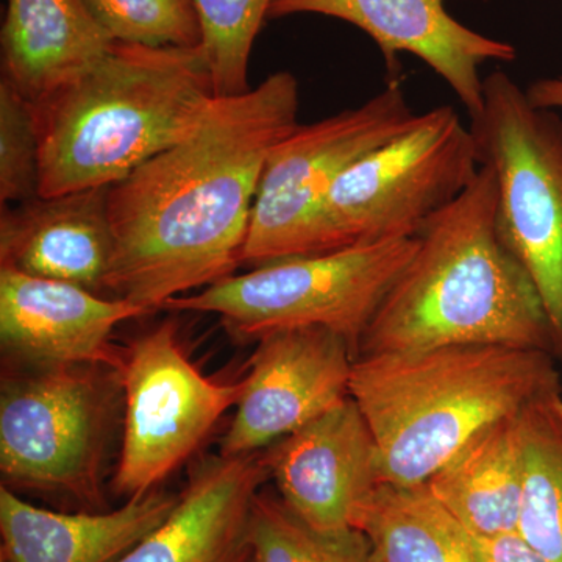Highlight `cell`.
<instances>
[{"label": "cell", "mask_w": 562, "mask_h": 562, "mask_svg": "<svg viewBox=\"0 0 562 562\" xmlns=\"http://www.w3.org/2000/svg\"><path fill=\"white\" fill-rule=\"evenodd\" d=\"M469 125L480 166L494 172L498 224L530 273L562 349V117L532 105L503 70L484 79ZM558 355V353H557Z\"/></svg>", "instance_id": "52a82bcc"}, {"label": "cell", "mask_w": 562, "mask_h": 562, "mask_svg": "<svg viewBox=\"0 0 562 562\" xmlns=\"http://www.w3.org/2000/svg\"><path fill=\"white\" fill-rule=\"evenodd\" d=\"M201 47L114 43L35 105L41 198L102 190L188 138L216 99Z\"/></svg>", "instance_id": "3957f363"}, {"label": "cell", "mask_w": 562, "mask_h": 562, "mask_svg": "<svg viewBox=\"0 0 562 562\" xmlns=\"http://www.w3.org/2000/svg\"><path fill=\"white\" fill-rule=\"evenodd\" d=\"M405 271L373 314L362 355L449 346H505L558 353L546 306L498 224L487 166L457 201L427 222Z\"/></svg>", "instance_id": "7a4b0ae2"}, {"label": "cell", "mask_w": 562, "mask_h": 562, "mask_svg": "<svg viewBox=\"0 0 562 562\" xmlns=\"http://www.w3.org/2000/svg\"><path fill=\"white\" fill-rule=\"evenodd\" d=\"M41 140L35 105L9 80H0V202L40 198Z\"/></svg>", "instance_id": "d4e9b609"}, {"label": "cell", "mask_w": 562, "mask_h": 562, "mask_svg": "<svg viewBox=\"0 0 562 562\" xmlns=\"http://www.w3.org/2000/svg\"><path fill=\"white\" fill-rule=\"evenodd\" d=\"M177 495L132 497L110 513H54L0 490V562H116L176 508Z\"/></svg>", "instance_id": "e0dca14e"}, {"label": "cell", "mask_w": 562, "mask_h": 562, "mask_svg": "<svg viewBox=\"0 0 562 562\" xmlns=\"http://www.w3.org/2000/svg\"><path fill=\"white\" fill-rule=\"evenodd\" d=\"M417 116L401 83L392 81L360 106L288 133L262 169L243 265L312 255L314 220L335 181L413 127Z\"/></svg>", "instance_id": "ba28073f"}, {"label": "cell", "mask_w": 562, "mask_h": 562, "mask_svg": "<svg viewBox=\"0 0 562 562\" xmlns=\"http://www.w3.org/2000/svg\"><path fill=\"white\" fill-rule=\"evenodd\" d=\"M519 413L476 432L425 483L471 536L487 538L519 528L524 494Z\"/></svg>", "instance_id": "d6986e66"}, {"label": "cell", "mask_w": 562, "mask_h": 562, "mask_svg": "<svg viewBox=\"0 0 562 562\" xmlns=\"http://www.w3.org/2000/svg\"><path fill=\"white\" fill-rule=\"evenodd\" d=\"M2 79L32 103L94 66L114 46L85 0H7Z\"/></svg>", "instance_id": "ac0fdd59"}, {"label": "cell", "mask_w": 562, "mask_h": 562, "mask_svg": "<svg viewBox=\"0 0 562 562\" xmlns=\"http://www.w3.org/2000/svg\"><path fill=\"white\" fill-rule=\"evenodd\" d=\"M447 0H273L269 20L322 14L349 22L371 36L382 52L391 81H398V55L412 54L435 70L471 117L483 109L487 61H514L516 47L454 20Z\"/></svg>", "instance_id": "4fadbf2b"}, {"label": "cell", "mask_w": 562, "mask_h": 562, "mask_svg": "<svg viewBox=\"0 0 562 562\" xmlns=\"http://www.w3.org/2000/svg\"><path fill=\"white\" fill-rule=\"evenodd\" d=\"M261 454L284 505L319 531L358 530L383 483L379 447L351 397Z\"/></svg>", "instance_id": "7c38bea8"}, {"label": "cell", "mask_w": 562, "mask_h": 562, "mask_svg": "<svg viewBox=\"0 0 562 562\" xmlns=\"http://www.w3.org/2000/svg\"><path fill=\"white\" fill-rule=\"evenodd\" d=\"M116 43L149 47H201L194 0H85Z\"/></svg>", "instance_id": "cb8c5ba5"}, {"label": "cell", "mask_w": 562, "mask_h": 562, "mask_svg": "<svg viewBox=\"0 0 562 562\" xmlns=\"http://www.w3.org/2000/svg\"><path fill=\"white\" fill-rule=\"evenodd\" d=\"M146 314L143 306L77 284L0 268L2 349L32 368L106 366L120 372L122 351L111 346V335Z\"/></svg>", "instance_id": "5bb4252c"}, {"label": "cell", "mask_w": 562, "mask_h": 562, "mask_svg": "<svg viewBox=\"0 0 562 562\" xmlns=\"http://www.w3.org/2000/svg\"><path fill=\"white\" fill-rule=\"evenodd\" d=\"M113 255L109 188L40 195L2 209L0 268L99 292Z\"/></svg>", "instance_id": "2e32d148"}, {"label": "cell", "mask_w": 562, "mask_h": 562, "mask_svg": "<svg viewBox=\"0 0 562 562\" xmlns=\"http://www.w3.org/2000/svg\"><path fill=\"white\" fill-rule=\"evenodd\" d=\"M417 246L416 236L266 262L172 299L165 310L217 314L228 330L257 341L291 328H328L358 353L373 314Z\"/></svg>", "instance_id": "5b68a950"}, {"label": "cell", "mask_w": 562, "mask_h": 562, "mask_svg": "<svg viewBox=\"0 0 562 562\" xmlns=\"http://www.w3.org/2000/svg\"><path fill=\"white\" fill-rule=\"evenodd\" d=\"M557 384L550 351L449 346L358 357L350 397L375 438L382 482L420 486L476 432Z\"/></svg>", "instance_id": "277c9868"}, {"label": "cell", "mask_w": 562, "mask_h": 562, "mask_svg": "<svg viewBox=\"0 0 562 562\" xmlns=\"http://www.w3.org/2000/svg\"><path fill=\"white\" fill-rule=\"evenodd\" d=\"M117 375L125 419L114 490L131 498L183 464L246 387V380L224 384L203 376L181 350L172 322L132 341Z\"/></svg>", "instance_id": "30bf717a"}, {"label": "cell", "mask_w": 562, "mask_h": 562, "mask_svg": "<svg viewBox=\"0 0 562 562\" xmlns=\"http://www.w3.org/2000/svg\"><path fill=\"white\" fill-rule=\"evenodd\" d=\"M558 357H560L561 364H562V349L560 351H558Z\"/></svg>", "instance_id": "83f0119b"}, {"label": "cell", "mask_w": 562, "mask_h": 562, "mask_svg": "<svg viewBox=\"0 0 562 562\" xmlns=\"http://www.w3.org/2000/svg\"><path fill=\"white\" fill-rule=\"evenodd\" d=\"M268 479L261 452L202 461L168 519L116 562H260L251 512Z\"/></svg>", "instance_id": "9a60e30c"}, {"label": "cell", "mask_w": 562, "mask_h": 562, "mask_svg": "<svg viewBox=\"0 0 562 562\" xmlns=\"http://www.w3.org/2000/svg\"><path fill=\"white\" fill-rule=\"evenodd\" d=\"M358 530L368 536L376 562H475L471 535L425 484H380Z\"/></svg>", "instance_id": "ffe728a7"}, {"label": "cell", "mask_w": 562, "mask_h": 562, "mask_svg": "<svg viewBox=\"0 0 562 562\" xmlns=\"http://www.w3.org/2000/svg\"><path fill=\"white\" fill-rule=\"evenodd\" d=\"M475 562H547L519 532L471 536Z\"/></svg>", "instance_id": "484cf974"}, {"label": "cell", "mask_w": 562, "mask_h": 562, "mask_svg": "<svg viewBox=\"0 0 562 562\" xmlns=\"http://www.w3.org/2000/svg\"><path fill=\"white\" fill-rule=\"evenodd\" d=\"M113 391L91 366L33 368L3 379V486L66 492L99 503V473Z\"/></svg>", "instance_id": "9c48e42d"}, {"label": "cell", "mask_w": 562, "mask_h": 562, "mask_svg": "<svg viewBox=\"0 0 562 562\" xmlns=\"http://www.w3.org/2000/svg\"><path fill=\"white\" fill-rule=\"evenodd\" d=\"M357 358L353 344L328 328L262 336L221 454L260 453L349 398Z\"/></svg>", "instance_id": "8fae6325"}, {"label": "cell", "mask_w": 562, "mask_h": 562, "mask_svg": "<svg viewBox=\"0 0 562 562\" xmlns=\"http://www.w3.org/2000/svg\"><path fill=\"white\" fill-rule=\"evenodd\" d=\"M524 494L517 532L547 562H562V383L520 409Z\"/></svg>", "instance_id": "44dd1931"}, {"label": "cell", "mask_w": 562, "mask_h": 562, "mask_svg": "<svg viewBox=\"0 0 562 562\" xmlns=\"http://www.w3.org/2000/svg\"><path fill=\"white\" fill-rule=\"evenodd\" d=\"M251 541L260 562H376L364 532L316 530L269 492L255 501Z\"/></svg>", "instance_id": "7402d4cb"}, {"label": "cell", "mask_w": 562, "mask_h": 562, "mask_svg": "<svg viewBox=\"0 0 562 562\" xmlns=\"http://www.w3.org/2000/svg\"><path fill=\"white\" fill-rule=\"evenodd\" d=\"M217 98L250 90L249 61L255 40L269 20L273 0H194Z\"/></svg>", "instance_id": "603a6c76"}, {"label": "cell", "mask_w": 562, "mask_h": 562, "mask_svg": "<svg viewBox=\"0 0 562 562\" xmlns=\"http://www.w3.org/2000/svg\"><path fill=\"white\" fill-rule=\"evenodd\" d=\"M527 94L532 105L554 111L562 110V72L557 77L535 81L527 88Z\"/></svg>", "instance_id": "4316f807"}, {"label": "cell", "mask_w": 562, "mask_h": 562, "mask_svg": "<svg viewBox=\"0 0 562 562\" xmlns=\"http://www.w3.org/2000/svg\"><path fill=\"white\" fill-rule=\"evenodd\" d=\"M479 171L475 138L457 110L422 113L335 181L314 220L312 255L416 238Z\"/></svg>", "instance_id": "8992f818"}, {"label": "cell", "mask_w": 562, "mask_h": 562, "mask_svg": "<svg viewBox=\"0 0 562 562\" xmlns=\"http://www.w3.org/2000/svg\"><path fill=\"white\" fill-rule=\"evenodd\" d=\"M299 103L288 70L216 98L188 138L109 188L114 255L105 291L154 313L233 276L266 160L297 127Z\"/></svg>", "instance_id": "6da1fadb"}]
</instances>
